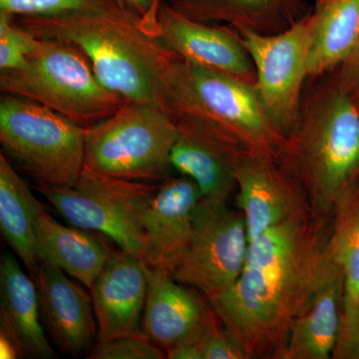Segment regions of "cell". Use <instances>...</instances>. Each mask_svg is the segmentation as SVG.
<instances>
[{"instance_id": "7a4b0ae2", "label": "cell", "mask_w": 359, "mask_h": 359, "mask_svg": "<svg viewBox=\"0 0 359 359\" xmlns=\"http://www.w3.org/2000/svg\"><path fill=\"white\" fill-rule=\"evenodd\" d=\"M15 18L36 39L75 45L110 91L128 102L152 104L171 115L169 80L175 55L133 14L112 4L95 11Z\"/></svg>"}, {"instance_id": "d4e9b609", "label": "cell", "mask_w": 359, "mask_h": 359, "mask_svg": "<svg viewBox=\"0 0 359 359\" xmlns=\"http://www.w3.org/2000/svg\"><path fill=\"white\" fill-rule=\"evenodd\" d=\"M116 4L114 0H0V13L14 18L55 16L95 11Z\"/></svg>"}, {"instance_id": "9a60e30c", "label": "cell", "mask_w": 359, "mask_h": 359, "mask_svg": "<svg viewBox=\"0 0 359 359\" xmlns=\"http://www.w3.org/2000/svg\"><path fill=\"white\" fill-rule=\"evenodd\" d=\"M209 301L162 266H149L142 334L165 351L200 339L216 318Z\"/></svg>"}, {"instance_id": "1f68e13d", "label": "cell", "mask_w": 359, "mask_h": 359, "mask_svg": "<svg viewBox=\"0 0 359 359\" xmlns=\"http://www.w3.org/2000/svg\"><path fill=\"white\" fill-rule=\"evenodd\" d=\"M166 358L170 359H203L198 341L185 342L167 349Z\"/></svg>"}, {"instance_id": "52a82bcc", "label": "cell", "mask_w": 359, "mask_h": 359, "mask_svg": "<svg viewBox=\"0 0 359 359\" xmlns=\"http://www.w3.org/2000/svg\"><path fill=\"white\" fill-rule=\"evenodd\" d=\"M35 189L71 226L101 233L151 266L144 221L158 186L84 168L73 185H36Z\"/></svg>"}, {"instance_id": "f1b7e54d", "label": "cell", "mask_w": 359, "mask_h": 359, "mask_svg": "<svg viewBox=\"0 0 359 359\" xmlns=\"http://www.w3.org/2000/svg\"><path fill=\"white\" fill-rule=\"evenodd\" d=\"M334 71L342 89L359 103V44Z\"/></svg>"}, {"instance_id": "d6a6232c", "label": "cell", "mask_w": 359, "mask_h": 359, "mask_svg": "<svg viewBox=\"0 0 359 359\" xmlns=\"http://www.w3.org/2000/svg\"><path fill=\"white\" fill-rule=\"evenodd\" d=\"M337 358H356L359 359V313L355 325H354L351 339Z\"/></svg>"}, {"instance_id": "9c48e42d", "label": "cell", "mask_w": 359, "mask_h": 359, "mask_svg": "<svg viewBox=\"0 0 359 359\" xmlns=\"http://www.w3.org/2000/svg\"><path fill=\"white\" fill-rule=\"evenodd\" d=\"M238 33L254 62L255 86L259 100L276 128L287 139L299 121L302 94L309 78L311 8L282 32Z\"/></svg>"}, {"instance_id": "8fae6325", "label": "cell", "mask_w": 359, "mask_h": 359, "mask_svg": "<svg viewBox=\"0 0 359 359\" xmlns=\"http://www.w3.org/2000/svg\"><path fill=\"white\" fill-rule=\"evenodd\" d=\"M173 118L178 132L170 155L171 168L197 184L201 199L226 202L250 150L204 116L184 112Z\"/></svg>"}, {"instance_id": "2e32d148", "label": "cell", "mask_w": 359, "mask_h": 359, "mask_svg": "<svg viewBox=\"0 0 359 359\" xmlns=\"http://www.w3.org/2000/svg\"><path fill=\"white\" fill-rule=\"evenodd\" d=\"M65 275L54 264L39 261L33 278L42 318L54 342L63 353L80 356L91 348L98 327L92 299Z\"/></svg>"}, {"instance_id": "d6986e66", "label": "cell", "mask_w": 359, "mask_h": 359, "mask_svg": "<svg viewBox=\"0 0 359 359\" xmlns=\"http://www.w3.org/2000/svg\"><path fill=\"white\" fill-rule=\"evenodd\" d=\"M344 276L334 259L311 306L292 323L276 359L334 358L342 321Z\"/></svg>"}, {"instance_id": "7c38bea8", "label": "cell", "mask_w": 359, "mask_h": 359, "mask_svg": "<svg viewBox=\"0 0 359 359\" xmlns=\"http://www.w3.org/2000/svg\"><path fill=\"white\" fill-rule=\"evenodd\" d=\"M236 187L250 243L276 226L313 214L301 187L275 156L248 153Z\"/></svg>"}, {"instance_id": "603a6c76", "label": "cell", "mask_w": 359, "mask_h": 359, "mask_svg": "<svg viewBox=\"0 0 359 359\" xmlns=\"http://www.w3.org/2000/svg\"><path fill=\"white\" fill-rule=\"evenodd\" d=\"M309 78L337 69L359 44V0H316Z\"/></svg>"}, {"instance_id": "8992f818", "label": "cell", "mask_w": 359, "mask_h": 359, "mask_svg": "<svg viewBox=\"0 0 359 359\" xmlns=\"http://www.w3.org/2000/svg\"><path fill=\"white\" fill-rule=\"evenodd\" d=\"M169 86L172 116H204L252 152L278 158L285 138L269 119L255 84L175 55Z\"/></svg>"}, {"instance_id": "836d02e7", "label": "cell", "mask_w": 359, "mask_h": 359, "mask_svg": "<svg viewBox=\"0 0 359 359\" xmlns=\"http://www.w3.org/2000/svg\"><path fill=\"white\" fill-rule=\"evenodd\" d=\"M356 103H358V102H356ZM358 108H359V103H358Z\"/></svg>"}, {"instance_id": "5bb4252c", "label": "cell", "mask_w": 359, "mask_h": 359, "mask_svg": "<svg viewBox=\"0 0 359 359\" xmlns=\"http://www.w3.org/2000/svg\"><path fill=\"white\" fill-rule=\"evenodd\" d=\"M148 269L132 252L122 249L112 252L90 290L98 327L95 346L118 337L143 334Z\"/></svg>"}, {"instance_id": "ffe728a7", "label": "cell", "mask_w": 359, "mask_h": 359, "mask_svg": "<svg viewBox=\"0 0 359 359\" xmlns=\"http://www.w3.org/2000/svg\"><path fill=\"white\" fill-rule=\"evenodd\" d=\"M37 256L91 290L112 254L88 230L59 223L40 205L35 219Z\"/></svg>"}, {"instance_id": "7402d4cb", "label": "cell", "mask_w": 359, "mask_h": 359, "mask_svg": "<svg viewBox=\"0 0 359 359\" xmlns=\"http://www.w3.org/2000/svg\"><path fill=\"white\" fill-rule=\"evenodd\" d=\"M328 252L344 276L341 330L334 358L342 353L359 313V180L344 196L334 211Z\"/></svg>"}, {"instance_id": "6da1fadb", "label": "cell", "mask_w": 359, "mask_h": 359, "mask_svg": "<svg viewBox=\"0 0 359 359\" xmlns=\"http://www.w3.org/2000/svg\"><path fill=\"white\" fill-rule=\"evenodd\" d=\"M323 219L309 214L255 238L236 283L208 297L247 359L275 358L292 323L311 306L332 264Z\"/></svg>"}, {"instance_id": "f546056e", "label": "cell", "mask_w": 359, "mask_h": 359, "mask_svg": "<svg viewBox=\"0 0 359 359\" xmlns=\"http://www.w3.org/2000/svg\"><path fill=\"white\" fill-rule=\"evenodd\" d=\"M114 2L127 13L139 18L150 34L153 32L162 0H114Z\"/></svg>"}, {"instance_id": "ac0fdd59", "label": "cell", "mask_w": 359, "mask_h": 359, "mask_svg": "<svg viewBox=\"0 0 359 359\" xmlns=\"http://www.w3.org/2000/svg\"><path fill=\"white\" fill-rule=\"evenodd\" d=\"M175 13L200 22L230 26L238 32L275 34L311 11L306 0H162Z\"/></svg>"}, {"instance_id": "4316f807", "label": "cell", "mask_w": 359, "mask_h": 359, "mask_svg": "<svg viewBox=\"0 0 359 359\" xmlns=\"http://www.w3.org/2000/svg\"><path fill=\"white\" fill-rule=\"evenodd\" d=\"M166 353L143 334L127 335L95 346L90 359H162Z\"/></svg>"}, {"instance_id": "484cf974", "label": "cell", "mask_w": 359, "mask_h": 359, "mask_svg": "<svg viewBox=\"0 0 359 359\" xmlns=\"http://www.w3.org/2000/svg\"><path fill=\"white\" fill-rule=\"evenodd\" d=\"M36 42V37L21 26L14 16L0 13V71L21 67Z\"/></svg>"}, {"instance_id": "4fadbf2b", "label": "cell", "mask_w": 359, "mask_h": 359, "mask_svg": "<svg viewBox=\"0 0 359 359\" xmlns=\"http://www.w3.org/2000/svg\"><path fill=\"white\" fill-rule=\"evenodd\" d=\"M153 37L170 53L256 83V69L240 33L230 26L187 18L161 4Z\"/></svg>"}, {"instance_id": "5b68a950", "label": "cell", "mask_w": 359, "mask_h": 359, "mask_svg": "<svg viewBox=\"0 0 359 359\" xmlns=\"http://www.w3.org/2000/svg\"><path fill=\"white\" fill-rule=\"evenodd\" d=\"M87 127L25 97L0 99L1 153L37 185H73L85 166Z\"/></svg>"}, {"instance_id": "83f0119b", "label": "cell", "mask_w": 359, "mask_h": 359, "mask_svg": "<svg viewBox=\"0 0 359 359\" xmlns=\"http://www.w3.org/2000/svg\"><path fill=\"white\" fill-rule=\"evenodd\" d=\"M217 316L198 340L203 359H247L245 351L230 334L219 327Z\"/></svg>"}, {"instance_id": "4dcf8cb0", "label": "cell", "mask_w": 359, "mask_h": 359, "mask_svg": "<svg viewBox=\"0 0 359 359\" xmlns=\"http://www.w3.org/2000/svg\"><path fill=\"white\" fill-rule=\"evenodd\" d=\"M25 355V349L13 328L0 318V358H18Z\"/></svg>"}, {"instance_id": "44dd1931", "label": "cell", "mask_w": 359, "mask_h": 359, "mask_svg": "<svg viewBox=\"0 0 359 359\" xmlns=\"http://www.w3.org/2000/svg\"><path fill=\"white\" fill-rule=\"evenodd\" d=\"M0 318L13 328L25 355L40 359L55 358L41 325L36 283L9 252L2 255L0 261Z\"/></svg>"}, {"instance_id": "3957f363", "label": "cell", "mask_w": 359, "mask_h": 359, "mask_svg": "<svg viewBox=\"0 0 359 359\" xmlns=\"http://www.w3.org/2000/svg\"><path fill=\"white\" fill-rule=\"evenodd\" d=\"M278 159L320 218L358 181L359 108L334 70L306 80L299 121Z\"/></svg>"}, {"instance_id": "cb8c5ba5", "label": "cell", "mask_w": 359, "mask_h": 359, "mask_svg": "<svg viewBox=\"0 0 359 359\" xmlns=\"http://www.w3.org/2000/svg\"><path fill=\"white\" fill-rule=\"evenodd\" d=\"M41 203L18 170L0 154V231L7 244L34 276L37 256L35 219Z\"/></svg>"}, {"instance_id": "ba28073f", "label": "cell", "mask_w": 359, "mask_h": 359, "mask_svg": "<svg viewBox=\"0 0 359 359\" xmlns=\"http://www.w3.org/2000/svg\"><path fill=\"white\" fill-rule=\"evenodd\" d=\"M173 116L145 102H126L114 114L87 127L85 166L130 181L167 178L177 138Z\"/></svg>"}, {"instance_id": "30bf717a", "label": "cell", "mask_w": 359, "mask_h": 359, "mask_svg": "<svg viewBox=\"0 0 359 359\" xmlns=\"http://www.w3.org/2000/svg\"><path fill=\"white\" fill-rule=\"evenodd\" d=\"M244 217L226 202L201 199L194 215L192 237L168 269L178 282L205 297L223 292L238 280L249 252Z\"/></svg>"}, {"instance_id": "277c9868", "label": "cell", "mask_w": 359, "mask_h": 359, "mask_svg": "<svg viewBox=\"0 0 359 359\" xmlns=\"http://www.w3.org/2000/svg\"><path fill=\"white\" fill-rule=\"evenodd\" d=\"M4 93L41 104L84 127L114 114L128 101L110 91L75 45L37 39L25 65L0 71Z\"/></svg>"}, {"instance_id": "e0dca14e", "label": "cell", "mask_w": 359, "mask_h": 359, "mask_svg": "<svg viewBox=\"0 0 359 359\" xmlns=\"http://www.w3.org/2000/svg\"><path fill=\"white\" fill-rule=\"evenodd\" d=\"M201 198L197 184L182 175L164 179L158 186L144 221L151 266L168 269L178 261L192 237L194 215Z\"/></svg>"}]
</instances>
